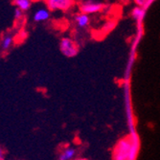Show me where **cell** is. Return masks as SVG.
Wrapping results in <instances>:
<instances>
[{"mask_svg": "<svg viewBox=\"0 0 160 160\" xmlns=\"http://www.w3.org/2000/svg\"><path fill=\"white\" fill-rule=\"evenodd\" d=\"M137 152V140L126 138L121 140L114 150V160H133Z\"/></svg>", "mask_w": 160, "mask_h": 160, "instance_id": "obj_1", "label": "cell"}, {"mask_svg": "<svg viewBox=\"0 0 160 160\" xmlns=\"http://www.w3.org/2000/svg\"><path fill=\"white\" fill-rule=\"evenodd\" d=\"M60 51L66 58H74L79 53V47L73 39L63 38L60 41Z\"/></svg>", "mask_w": 160, "mask_h": 160, "instance_id": "obj_2", "label": "cell"}, {"mask_svg": "<svg viewBox=\"0 0 160 160\" xmlns=\"http://www.w3.org/2000/svg\"><path fill=\"white\" fill-rule=\"evenodd\" d=\"M79 8L81 12L85 14H91L101 12L104 8V4L96 1V0H83L80 3Z\"/></svg>", "mask_w": 160, "mask_h": 160, "instance_id": "obj_3", "label": "cell"}, {"mask_svg": "<svg viewBox=\"0 0 160 160\" xmlns=\"http://www.w3.org/2000/svg\"><path fill=\"white\" fill-rule=\"evenodd\" d=\"M49 11H68L74 6V0H45Z\"/></svg>", "mask_w": 160, "mask_h": 160, "instance_id": "obj_4", "label": "cell"}, {"mask_svg": "<svg viewBox=\"0 0 160 160\" xmlns=\"http://www.w3.org/2000/svg\"><path fill=\"white\" fill-rule=\"evenodd\" d=\"M77 154L76 148L72 146H67L62 150L59 154V160H73Z\"/></svg>", "mask_w": 160, "mask_h": 160, "instance_id": "obj_5", "label": "cell"}, {"mask_svg": "<svg viewBox=\"0 0 160 160\" xmlns=\"http://www.w3.org/2000/svg\"><path fill=\"white\" fill-rule=\"evenodd\" d=\"M50 18V11L48 9L41 8L37 10L34 14H33V19L36 22H42V21H46Z\"/></svg>", "mask_w": 160, "mask_h": 160, "instance_id": "obj_6", "label": "cell"}, {"mask_svg": "<svg viewBox=\"0 0 160 160\" xmlns=\"http://www.w3.org/2000/svg\"><path fill=\"white\" fill-rule=\"evenodd\" d=\"M75 23L79 28H86L90 23V18L88 14L79 12L75 17Z\"/></svg>", "mask_w": 160, "mask_h": 160, "instance_id": "obj_7", "label": "cell"}, {"mask_svg": "<svg viewBox=\"0 0 160 160\" xmlns=\"http://www.w3.org/2000/svg\"><path fill=\"white\" fill-rule=\"evenodd\" d=\"M145 14H146V10L141 7H135L132 11V17L137 22H142L145 18Z\"/></svg>", "mask_w": 160, "mask_h": 160, "instance_id": "obj_8", "label": "cell"}, {"mask_svg": "<svg viewBox=\"0 0 160 160\" xmlns=\"http://www.w3.org/2000/svg\"><path fill=\"white\" fill-rule=\"evenodd\" d=\"M33 1L32 0H13V4L18 9L21 10L22 12L28 11L31 8Z\"/></svg>", "mask_w": 160, "mask_h": 160, "instance_id": "obj_9", "label": "cell"}, {"mask_svg": "<svg viewBox=\"0 0 160 160\" xmlns=\"http://www.w3.org/2000/svg\"><path fill=\"white\" fill-rule=\"evenodd\" d=\"M13 43V37L12 35H6L3 37L2 40H1V43H0V47L3 51H7L11 48V46L12 45Z\"/></svg>", "mask_w": 160, "mask_h": 160, "instance_id": "obj_10", "label": "cell"}, {"mask_svg": "<svg viewBox=\"0 0 160 160\" xmlns=\"http://www.w3.org/2000/svg\"><path fill=\"white\" fill-rule=\"evenodd\" d=\"M115 26H116V21L115 20H108V21L105 22L103 27H102L101 31L104 32L105 34H108V33H109L110 31L113 30Z\"/></svg>", "mask_w": 160, "mask_h": 160, "instance_id": "obj_11", "label": "cell"}, {"mask_svg": "<svg viewBox=\"0 0 160 160\" xmlns=\"http://www.w3.org/2000/svg\"><path fill=\"white\" fill-rule=\"evenodd\" d=\"M133 1L137 5V7H141L145 10H147L148 6L151 4L152 0H133Z\"/></svg>", "mask_w": 160, "mask_h": 160, "instance_id": "obj_12", "label": "cell"}, {"mask_svg": "<svg viewBox=\"0 0 160 160\" xmlns=\"http://www.w3.org/2000/svg\"><path fill=\"white\" fill-rule=\"evenodd\" d=\"M13 17H14V19H16V20L21 19L22 17H23V12L21 10L16 8V9H14V12H13Z\"/></svg>", "mask_w": 160, "mask_h": 160, "instance_id": "obj_13", "label": "cell"}, {"mask_svg": "<svg viewBox=\"0 0 160 160\" xmlns=\"http://www.w3.org/2000/svg\"><path fill=\"white\" fill-rule=\"evenodd\" d=\"M0 160H5V152L1 146H0Z\"/></svg>", "mask_w": 160, "mask_h": 160, "instance_id": "obj_14", "label": "cell"}, {"mask_svg": "<svg viewBox=\"0 0 160 160\" xmlns=\"http://www.w3.org/2000/svg\"><path fill=\"white\" fill-rule=\"evenodd\" d=\"M26 37H27V33H26V32H23V33L21 34V38L25 39V38H26Z\"/></svg>", "mask_w": 160, "mask_h": 160, "instance_id": "obj_15", "label": "cell"}, {"mask_svg": "<svg viewBox=\"0 0 160 160\" xmlns=\"http://www.w3.org/2000/svg\"><path fill=\"white\" fill-rule=\"evenodd\" d=\"M75 160H89V159H87V158H77Z\"/></svg>", "mask_w": 160, "mask_h": 160, "instance_id": "obj_16", "label": "cell"}]
</instances>
